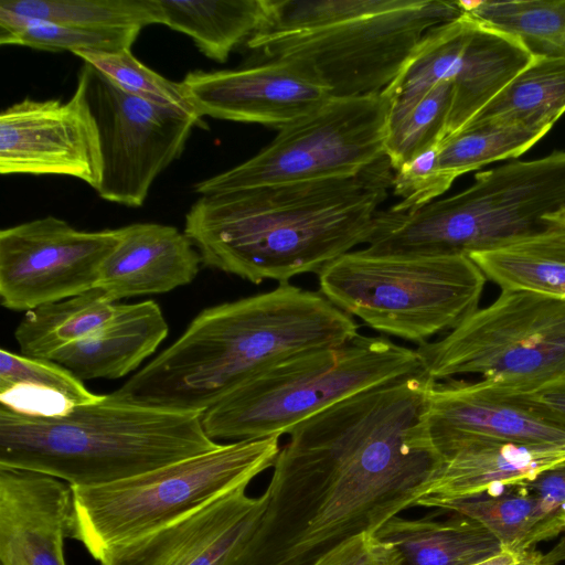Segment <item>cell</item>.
<instances>
[{
	"label": "cell",
	"mask_w": 565,
	"mask_h": 565,
	"mask_svg": "<svg viewBox=\"0 0 565 565\" xmlns=\"http://www.w3.org/2000/svg\"><path fill=\"white\" fill-rule=\"evenodd\" d=\"M390 100L383 93L329 98L279 129L248 160L194 185L211 195L354 174L385 156Z\"/></svg>",
	"instance_id": "obj_11"
},
{
	"label": "cell",
	"mask_w": 565,
	"mask_h": 565,
	"mask_svg": "<svg viewBox=\"0 0 565 565\" xmlns=\"http://www.w3.org/2000/svg\"><path fill=\"white\" fill-rule=\"evenodd\" d=\"M427 422L434 445L458 437H483L523 444L565 445V423L480 381L434 382Z\"/></svg>",
	"instance_id": "obj_19"
},
{
	"label": "cell",
	"mask_w": 565,
	"mask_h": 565,
	"mask_svg": "<svg viewBox=\"0 0 565 565\" xmlns=\"http://www.w3.org/2000/svg\"><path fill=\"white\" fill-rule=\"evenodd\" d=\"M90 392L71 371L50 359L0 351V406L32 416H55L92 403Z\"/></svg>",
	"instance_id": "obj_26"
},
{
	"label": "cell",
	"mask_w": 565,
	"mask_h": 565,
	"mask_svg": "<svg viewBox=\"0 0 565 565\" xmlns=\"http://www.w3.org/2000/svg\"><path fill=\"white\" fill-rule=\"evenodd\" d=\"M565 562V539L561 540L547 553L532 550L514 565H561Z\"/></svg>",
	"instance_id": "obj_40"
},
{
	"label": "cell",
	"mask_w": 565,
	"mask_h": 565,
	"mask_svg": "<svg viewBox=\"0 0 565 565\" xmlns=\"http://www.w3.org/2000/svg\"><path fill=\"white\" fill-rule=\"evenodd\" d=\"M74 54L98 70L124 92L201 119L183 85L172 82L147 67L132 55L131 50L118 52L78 51Z\"/></svg>",
	"instance_id": "obj_35"
},
{
	"label": "cell",
	"mask_w": 565,
	"mask_h": 565,
	"mask_svg": "<svg viewBox=\"0 0 565 565\" xmlns=\"http://www.w3.org/2000/svg\"><path fill=\"white\" fill-rule=\"evenodd\" d=\"M452 95L450 82H438L403 116L387 124L384 150L394 170L445 138Z\"/></svg>",
	"instance_id": "obj_34"
},
{
	"label": "cell",
	"mask_w": 565,
	"mask_h": 565,
	"mask_svg": "<svg viewBox=\"0 0 565 565\" xmlns=\"http://www.w3.org/2000/svg\"><path fill=\"white\" fill-rule=\"evenodd\" d=\"M359 324L320 291L289 282L202 310L185 331L111 394L121 401L204 413L263 370L338 348Z\"/></svg>",
	"instance_id": "obj_3"
},
{
	"label": "cell",
	"mask_w": 565,
	"mask_h": 565,
	"mask_svg": "<svg viewBox=\"0 0 565 565\" xmlns=\"http://www.w3.org/2000/svg\"><path fill=\"white\" fill-rule=\"evenodd\" d=\"M221 444L202 414L145 406L104 394L55 416L0 406V468L47 475L71 487L131 478Z\"/></svg>",
	"instance_id": "obj_4"
},
{
	"label": "cell",
	"mask_w": 565,
	"mask_h": 565,
	"mask_svg": "<svg viewBox=\"0 0 565 565\" xmlns=\"http://www.w3.org/2000/svg\"><path fill=\"white\" fill-rule=\"evenodd\" d=\"M532 57L518 38L463 13L431 29L382 92L390 100L388 122L403 116L431 86L447 81L454 95L446 138L466 126Z\"/></svg>",
	"instance_id": "obj_12"
},
{
	"label": "cell",
	"mask_w": 565,
	"mask_h": 565,
	"mask_svg": "<svg viewBox=\"0 0 565 565\" xmlns=\"http://www.w3.org/2000/svg\"><path fill=\"white\" fill-rule=\"evenodd\" d=\"M168 331L156 301L117 303L113 316L99 329L61 349L50 360L82 381L119 379L151 355Z\"/></svg>",
	"instance_id": "obj_22"
},
{
	"label": "cell",
	"mask_w": 565,
	"mask_h": 565,
	"mask_svg": "<svg viewBox=\"0 0 565 565\" xmlns=\"http://www.w3.org/2000/svg\"><path fill=\"white\" fill-rule=\"evenodd\" d=\"M236 489L157 531L106 550L100 565H234L265 509Z\"/></svg>",
	"instance_id": "obj_17"
},
{
	"label": "cell",
	"mask_w": 565,
	"mask_h": 565,
	"mask_svg": "<svg viewBox=\"0 0 565 565\" xmlns=\"http://www.w3.org/2000/svg\"><path fill=\"white\" fill-rule=\"evenodd\" d=\"M546 221L550 223L565 225V207L547 216Z\"/></svg>",
	"instance_id": "obj_42"
},
{
	"label": "cell",
	"mask_w": 565,
	"mask_h": 565,
	"mask_svg": "<svg viewBox=\"0 0 565 565\" xmlns=\"http://www.w3.org/2000/svg\"><path fill=\"white\" fill-rule=\"evenodd\" d=\"M414 0H264V15L246 44L312 33L411 4Z\"/></svg>",
	"instance_id": "obj_33"
},
{
	"label": "cell",
	"mask_w": 565,
	"mask_h": 565,
	"mask_svg": "<svg viewBox=\"0 0 565 565\" xmlns=\"http://www.w3.org/2000/svg\"><path fill=\"white\" fill-rule=\"evenodd\" d=\"M117 302L98 288L25 312L14 331L20 352L51 359L57 351L99 329Z\"/></svg>",
	"instance_id": "obj_30"
},
{
	"label": "cell",
	"mask_w": 565,
	"mask_h": 565,
	"mask_svg": "<svg viewBox=\"0 0 565 565\" xmlns=\"http://www.w3.org/2000/svg\"><path fill=\"white\" fill-rule=\"evenodd\" d=\"M487 278L466 255L349 252L318 274L319 291L370 328L419 345L479 307Z\"/></svg>",
	"instance_id": "obj_8"
},
{
	"label": "cell",
	"mask_w": 565,
	"mask_h": 565,
	"mask_svg": "<svg viewBox=\"0 0 565 565\" xmlns=\"http://www.w3.org/2000/svg\"><path fill=\"white\" fill-rule=\"evenodd\" d=\"M501 290L565 299V225L545 228L469 256Z\"/></svg>",
	"instance_id": "obj_25"
},
{
	"label": "cell",
	"mask_w": 565,
	"mask_h": 565,
	"mask_svg": "<svg viewBox=\"0 0 565 565\" xmlns=\"http://www.w3.org/2000/svg\"><path fill=\"white\" fill-rule=\"evenodd\" d=\"M550 128L510 122H470L440 145L439 172L452 181L491 162L516 158L541 140Z\"/></svg>",
	"instance_id": "obj_32"
},
{
	"label": "cell",
	"mask_w": 565,
	"mask_h": 565,
	"mask_svg": "<svg viewBox=\"0 0 565 565\" xmlns=\"http://www.w3.org/2000/svg\"><path fill=\"white\" fill-rule=\"evenodd\" d=\"M393 177L383 156L351 175L202 195L183 232L205 266L286 284L366 244Z\"/></svg>",
	"instance_id": "obj_2"
},
{
	"label": "cell",
	"mask_w": 565,
	"mask_h": 565,
	"mask_svg": "<svg viewBox=\"0 0 565 565\" xmlns=\"http://www.w3.org/2000/svg\"><path fill=\"white\" fill-rule=\"evenodd\" d=\"M458 2L470 17L518 38L533 55L565 57V0Z\"/></svg>",
	"instance_id": "obj_31"
},
{
	"label": "cell",
	"mask_w": 565,
	"mask_h": 565,
	"mask_svg": "<svg viewBox=\"0 0 565 565\" xmlns=\"http://www.w3.org/2000/svg\"><path fill=\"white\" fill-rule=\"evenodd\" d=\"M564 113L565 57L533 55L468 124L499 121L551 129Z\"/></svg>",
	"instance_id": "obj_29"
},
{
	"label": "cell",
	"mask_w": 565,
	"mask_h": 565,
	"mask_svg": "<svg viewBox=\"0 0 565 565\" xmlns=\"http://www.w3.org/2000/svg\"><path fill=\"white\" fill-rule=\"evenodd\" d=\"M121 227L81 231L47 215L0 232L1 305L29 311L95 288Z\"/></svg>",
	"instance_id": "obj_14"
},
{
	"label": "cell",
	"mask_w": 565,
	"mask_h": 565,
	"mask_svg": "<svg viewBox=\"0 0 565 565\" xmlns=\"http://www.w3.org/2000/svg\"><path fill=\"white\" fill-rule=\"evenodd\" d=\"M313 565H399L396 548L376 534L354 535L327 552Z\"/></svg>",
	"instance_id": "obj_38"
},
{
	"label": "cell",
	"mask_w": 565,
	"mask_h": 565,
	"mask_svg": "<svg viewBox=\"0 0 565 565\" xmlns=\"http://www.w3.org/2000/svg\"><path fill=\"white\" fill-rule=\"evenodd\" d=\"M416 351L435 382L476 374L508 388L565 384V299L501 290L490 305Z\"/></svg>",
	"instance_id": "obj_9"
},
{
	"label": "cell",
	"mask_w": 565,
	"mask_h": 565,
	"mask_svg": "<svg viewBox=\"0 0 565 565\" xmlns=\"http://www.w3.org/2000/svg\"><path fill=\"white\" fill-rule=\"evenodd\" d=\"M443 140L428 146L394 170L392 190L401 201L393 209L407 211L420 207L450 188L454 181L439 172Z\"/></svg>",
	"instance_id": "obj_37"
},
{
	"label": "cell",
	"mask_w": 565,
	"mask_h": 565,
	"mask_svg": "<svg viewBox=\"0 0 565 565\" xmlns=\"http://www.w3.org/2000/svg\"><path fill=\"white\" fill-rule=\"evenodd\" d=\"M201 263L184 232L171 225L135 223L121 227L120 241L104 262L95 287L115 302L163 294L190 284Z\"/></svg>",
	"instance_id": "obj_21"
},
{
	"label": "cell",
	"mask_w": 565,
	"mask_h": 565,
	"mask_svg": "<svg viewBox=\"0 0 565 565\" xmlns=\"http://www.w3.org/2000/svg\"><path fill=\"white\" fill-rule=\"evenodd\" d=\"M565 207V151L479 172L463 191L376 215L364 248L381 255H466L550 225Z\"/></svg>",
	"instance_id": "obj_5"
},
{
	"label": "cell",
	"mask_w": 565,
	"mask_h": 565,
	"mask_svg": "<svg viewBox=\"0 0 565 565\" xmlns=\"http://www.w3.org/2000/svg\"><path fill=\"white\" fill-rule=\"evenodd\" d=\"M76 88L99 136L102 177L95 191L106 201L141 206L201 119L130 95L85 62Z\"/></svg>",
	"instance_id": "obj_13"
},
{
	"label": "cell",
	"mask_w": 565,
	"mask_h": 565,
	"mask_svg": "<svg viewBox=\"0 0 565 565\" xmlns=\"http://www.w3.org/2000/svg\"><path fill=\"white\" fill-rule=\"evenodd\" d=\"M526 553L513 554V553H509V552H502L499 555L493 556V557L486 559L481 563H478L476 565H514V564L519 563Z\"/></svg>",
	"instance_id": "obj_41"
},
{
	"label": "cell",
	"mask_w": 565,
	"mask_h": 565,
	"mask_svg": "<svg viewBox=\"0 0 565 565\" xmlns=\"http://www.w3.org/2000/svg\"><path fill=\"white\" fill-rule=\"evenodd\" d=\"M463 13L458 1L414 0L323 31L247 46L260 51L266 60L295 64L331 98L360 97L382 93L431 29Z\"/></svg>",
	"instance_id": "obj_10"
},
{
	"label": "cell",
	"mask_w": 565,
	"mask_h": 565,
	"mask_svg": "<svg viewBox=\"0 0 565 565\" xmlns=\"http://www.w3.org/2000/svg\"><path fill=\"white\" fill-rule=\"evenodd\" d=\"M433 383L424 370L402 375L297 425L234 565H313L427 497L444 463L427 422Z\"/></svg>",
	"instance_id": "obj_1"
},
{
	"label": "cell",
	"mask_w": 565,
	"mask_h": 565,
	"mask_svg": "<svg viewBox=\"0 0 565 565\" xmlns=\"http://www.w3.org/2000/svg\"><path fill=\"white\" fill-rule=\"evenodd\" d=\"M524 484L548 503L565 509V462L524 482Z\"/></svg>",
	"instance_id": "obj_39"
},
{
	"label": "cell",
	"mask_w": 565,
	"mask_h": 565,
	"mask_svg": "<svg viewBox=\"0 0 565 565\" xmlns=\"http://www.w3.org/2000/svg\"><path fill=\"white\" fill-rule=\"evenodd\" d=\"M419 370L416 350L359 333L257 373L202 413L203 428L215 441L281 436L355 393Z\"/></svg>",
	"instance_id": "obj_6"
},
{
	"label": "cell",
	"mask_w": 565,
	"mask_h": 565,
	"mask_svg": "<svg viewBox=\"0 0 565 565\" xmlns=\"http://www.w3.org/2000/svg\"><path fill=\"white\" fill-rule=\"evenodd\" d=\"M504 491L425 503L423 507L468 516L484 526L500 543L503 552L524 554L545 540L565 531V509L548 503L524 483Z\"/></svg>",
	"instance_id": "obj_23"
},
{
	"label": "cell",
	"mask_w": 565,
	"mask_h": 565,
	"mask_svg": "<svg viewBox=\"0 0 565 565\" xmlns=\"http://www.w3.org/2000/svg\"><path fill=\"white\" fill-rule=\"evenodd\" d=\"M139 29L88 30L44 22H31L0 34L1 45L28 46L49 52H118L131 50Z\"/></svg>",
	"instance_id": "obj_36"
},
{
	"label": "cell",
	"mask_w": 565,
	"mask_h": 565,
	"mask_svg": "<svg viewBox=\"0 0 565 565\" xmlns=\"http://www.w3.org/2000/svg\"><path fill=\"white\" fill-rule=\"evenodd\" d=\"M280 436L221 444L204 454L95 487H71L72 537L97 561L109 547L157 531L273 467Z\"/></svg>",
	"instance_id": "obj_7"
},
{
	"label": "cell",
	"mask_w": 565,
	"mask_h": 565,
	"mask_svg": "<svg viewBox=\"0 0 565 565\" xmlns=\"http://www.w3.org/2000/svg\"><path fill=\"white\" fill-rule=\"evenodd\" d=\"M161 24L184 33L209 58L227 60L258 29L264 0H156Z\"/></svg>",
	"instance_id": "obj_27"
},
{
	"label": "cell",
	"mask_w": 565,
	"mask_h": 565,
	"mask_svg": "<svg viewBox=\"0 0 565 565\" xmlns=\"http://www.w3.org/2000/svg\"><path fill=\"white\" fill-rule=\"evenodd\" d=\"M198 114L281 129L310 114L328 92L282 60L214 72L193 71L181 82Z\"/></svg>",
	"instance_id": "obj_16"
},
{
	"label": "cell",
	"mask_w": 565,
	"mask_h": 565,
	"mask_svg": "<svg viewBox=\"0 0 565 565\" xmlns=\"http://www.w3.org/2000/svg\"><path fill=\"white\" fill-rule=\"evenodd\" d=\"M1 174H57L97 189L99 136L78 88L66 100L25 98L0 115Z\"/></svg>",
	"instance_id": "obj_15"
},
{
	"label": "cell",
	"mask_w": 565,
	"mask_h": 565,
	"mask_svg": "<svg viewBox=\"0 0 565 565\" xmlns=\"http://www.w3.org/2000/svg\"><path fill=\"white\" fill-rule=\"evenodd\" d=\"M376 536L396 548L399 565H476L503 552L484 526L458 513L446 520L396 515Z\"/></svg>",
	"instance_id": "obj_24"
},
{
	"label": "cell",
	"mask_w": 565,
	"mask_h": 565,
	"mask_svg": "<svg viewBox=\"0 0 565 565\" xmlns=\"http://www.w3.org/2000/svg\"><path fill=\"white\" fill-rule=\"evenodd\" d=\"M31 22L88 30L139 29L161 23L156 0H1L0 34Z\"/></svg>",
	"instance_id": "obj_28"
},
{
	"label": "cell",
	"mask_w": 565,
	"mask_h": 565,
	"mask_svg": "<svg viewBox=\"0 0 565 565\" xmlns=\"http://www.w3.org/2000/svg\"><path fill=\"white\" fill-rule=\"evenodd\" d=\"M435 447L444 463L428 495L418 501V507L524 483L565 462V445L458 437Z\"/></svg>",
	"instance_id": "obj_20"
},
{
	"label": "cell",
	"mask_w": 565,
	"mask_h": 565,
	"mask_svg": "<svg viewBox=\"0 0 565 565\" xmlns=\"http://www.w3.org/2000/svg\"><path fill=\"white\" fill-rule=\"evenodd\" d=\"M73 491L40 472L0 468V565H66Z\"/></svg>",
	"instance_id": "obj_18"
}]
</instances>
